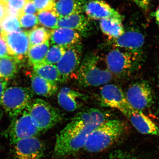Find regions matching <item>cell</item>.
<instances>
[{"mask_svg": "<svg viewBox=\"0 0 159 159\" xmlns=\"http://www.w3.org/2000/svg\"><path fill=\"white\" fill-rule=\"evenodd\" d=\"M108 118L107 113L97 108H89L78 113L57 135L54 156H69L84 148L91 132Z\"/></svg>", "mask_w": 159, "mask_h": 159, "instance_id": "6da1fadb", "label": "cell"}, {"mask_svg": "<svg viewBox=\"0 0 159 159\" xmlns=\"http://www.w3.org/2000/svg\"><path fill=\"white\" fill-rule=\"evenodd\" d=\"M127 129V125L121 120L108 119L91 132L84 148L91 153L103 151L120 140Z\"/></svg>", "mask_w": 159, "mask_h": 159, "instance_id": "7a4b0ae2", "label": "cell"}, {"mask_svg": "<svg viewBox=\"0 0 159 159\" xmlns=\"http://www.w3.org/2000/svg\"><path fill=\"white\" fill-rule=\"evenodd\" d=\"M75 77L80 85L88 87L107 84L113 75L107 68L105 58L91 53L82 59Z\"/></svg>", "mask_w": 159, "mask_h": 159, "instance_id": "3957f363", "label": "cell"}, {"mask_svg": "<svg viewBox=\"0 0 159 159\" xmlns=\"http://www.w3.org/2000/svg\"><path fill=\"white\" fill-rule=\"evenodd\" d=\"M26 110L42 132L49 130L62 120L60 112L43 99L31 100Z\"/></svg>", "mask_w": 159, "mask_h": 159, "instance_id": "277c9868", "label": "cell"}, {"mask_svg": "<svg viewBox=\"0 0 159 159\" xmlns=\"http://www.w3.org/2000/svg\"><path fill=\"white\" fill-rule=\"evenodd\" d=\"M33 97V93L28 88L10 87L4 92L1 105L12 119L27 108Z\"/></svg>", "mask_w": 159, "mask_h": 159, "instance_id": "5b68a950", "label": "cell"}, {"mask_svg": "<svg viewBox=\"0 0 159 159\" xmlns=\"http://www.w3.org/2000/svg\"><path fill=\"white\" fill-rule=\"evenodd\" d=\"M41 132L25 109L11 119L5 135L13 144L22 139L36 137Z\"/></svg>", "mask_w": 159, "mask_h": 159, "instance_id": "8992f818", "label": "cell"}, {"mask_svg": "<svg viewBox=\"0 0 159 159\" xmlns=\"http://www.w3.org/2000/svg\"><path fill=\"white\" fill-rule=\"evenodd\" d=\"M104 58L111 74L123 77L128 76L134 70L139 57L122 49L113 48Z\"/></svg>", "mask_w": 159, "mask_h": 159, "instance_id": "52a82bcc", "label": "cell"}, {"mask_svg": "<svg viewBox=\"0 0 159 159\" xmlns=\"http://www.w3.org/2000/svg\"><path fill=\"white\" fill-rule=\"evenodd\" d=\"M99 100L102 105L118 110L127 117L134 110L128 103L125 93L116 84H107L102 86Z\"/></svg>", "mask_w": 159, "mask_h": 159, "instance_id": "ba28073f", "label": "cell"}, {"mask_svg": "<svg viewBox=\"0 0 159 159\" xmlns=\"http://www.w3.org/2000/svg\"><path fill=\"white\" fill-rule=\"evenodd\" d=\"M129 105L136 111H142L152 105L153 95L151 88L146 81H139L129 87L125 93Z\"/></svg>", "mask_w": 159, "mask_h": 159, "instance_id": "9c48e42d", "label": "cell"}, {"mask_svg": "<svg viewBox=\"0 0 159 159\" xmlns=\"http://www.w3.org/2000/svg\"><path fill=\"white\" fill-rule=\"evenodd\" d=\"M83 49L80 43L66 49L65 53L56 64L61 77V82L75 76L82 61Z\"/></svg>", "mask_w": 159, "mask_h": 159, "instance_id": "30bf717a", "label": "cell"}, {"mask_svg": "<svg viewBox=\"0 0 159 159\" xmlns=\"http://www.w3.org/2000/svg\"><path fill=\"white\" fill-rule=\"evenodd\" d=\"M0 37L6 43L9 55L20 61L27 57L30 48L28 31L21 30L11 33L2 31Z\"/></svg>", "mask_w": 159, "mask_h": 159, "instance_id": "8fae6325", "label": "cell"}, {"mask_svg": "<svg viewBox=\"0 0 159 159\" xmlns=\"http://www.w3.org/2000/svg\"><path fill=\"white\" fill-rule=\"evenodd\" d=\"M14 159H42L45 146L36 137L20 140L12 144Z\"/></svg>", "mask_w": 159, "mask_h": 159, "instance_id": "7c38bea8", "label": "cell"}, {"mask_svg": "<svg viewBox=\"0 0 159 159\" xmlns=\"http://www.w3.org/2000/svg\"><path fill=\"white\" fill-rule=\"evenodd\" d=\"M110 40L113 48L122 49L139 57L145 44V38L141 31L133 29L125 31L119 37Z\"/></svg>", "mask_w": 159, "mask_h": 159, "instance_id": "4fadbf2b", "label": "cell"}, {"mask_svg": "<svg viewBox=\"0 0 159 159\" xmlns=\"http://www.w3.org/2000/svg\"><path fill=\"white\" fill-rule=\"evenodd\" d=\"M88 17L91 19L101 20L108 18H117L123 20L120 13L103 0H90L84 6Z\"/></svg>", "mask_w": 159, "mask_h": 159, "instance_id": "5bb4252c", "label": "cell"}, {"mask_svg": "<svg viewBox=\"0 0 159 159\" xmlns=\"http://www.w3.org/2000/svg\"><path fill=\"white\" fill-rule=\"evenodd\" d=\"M84 99V95L69 87L62 88L57 95L60 106L69 112L74 111L81 107Z\"/></svg>", "mask_w": 159, "mask_h": 159, "instance_id": "9a60e30c", "label": "cell"}, {"mask_svg": "<svg viewBox=\"0 0 159 159\" xmlns=\"http://www.w3.org/2000/svg\"><path fill=\"white\" fill-rule=\"evenodd\" d=\"M127 118L140 133L159 137L158 126L142 111L134 110Z\"/></svg>", "mask_w": 159, "mask_h": 159, "instance_id": "2e32d148", "label": "cell"}, {"mask_svg": "<svg viewBox=\"0 0 159 159\" xmlns=\"http://www.w3.org/2000/svg\"><path fill=\"white\" fill-rule=\"evenodd\" d=\"M50 39L52 45L67 49L80 43V36L75 30L60 28L51 30Z\"/></svg>", "mask_w": 159, "mask_h": 159, "instance_id": "e0dca14e", "label": "cell"}, {"mask_svg": "<svg viewBox=\"0 0 159 159\" xmlns=\"http://www.w3.org/2000/svg\"><path fill=\"white\" fill-rule=\"evenodd\" d=\"M30 78L32 90L38 96L51 97L56 93L58 89L57 84L40 77L34 72L31 73Z\"/></svg>", "mask_w": 159, "mask_h": 159, "instance_id": "ac0fdd59", "label": "cell"}, {"mask_svg": "<svg viewBox=\"0 0 159 159\" xmlns=\"http://www.w3.org/2000/svg\"><path fill=\"white\" fill-rule=\"evenodd\" d=\"M86 0H58L55 3L54 10L60 18L81 13Z\"/></svg>", "mask_w": 159, "mask_h": 159, "instance_id": "d6986e66", "label": "cell"}, {"mask_svg": "<svg viewBox=\"0 0 159 159\" xmlns=\"http://www.w3.org/2000/svg\"><path fill=\"white\" fill-rule=\"evenodd\" d=\"M89 25L88 20L81 13L60 18L57 28H66L75 31H84Z\"/></svg>", "mask_w": 159, "mask_h": 159, "instance_id": "ffe728a7", "label": "cell"}, {"mask_svg": "<svg viewBox=\"0 0 159 159\" xmlns=\"http://www.w3.org/2000/svg\"><path fill=\"white\" fill-rule=\"evenodd\" d=\"M99 27L102 33L108 36L110 40L119 37L125 31L122 20L119 19L108 18L100 20Z\"/></svg>", "mask_w": 159, "mask_h": 159, "instance_id": "44dd1931", "label": "cell"}, {"mask_svg": "<svg viewBox=\"0 0 159 159\" xmlns=\"http://www.w3.org/2000/svg\"><path fill=\"white\" fill-rule=\"evenodd\" d=\"M35 74L51 82L57 84L61 82V77L57 66L45 62L33 66Z\"/></svg>", "mask_w": 159, "mask_h": 159, "instance_id": "7402d4cb", "label": "cell"}, {"mask_svg": "<svg viewBox=\"0 0 159 159\" xmlns=\"http://www.w3.org/2000/svg\"><path fill=\"white\" fill-rule=\"evenodd\" d=\"M20 61L11 55L0 57V78L8 80L14 77L17 73Z\"/></svg>", "mask_w": 159, "mask_h": 159, "instance_id": "603a6c76", "label": "cell"}, {"mask_svg": "<svg viewBox=\"0 0 159 159\" xmlns=\"http://www.w3.org/2000/svg\"><path fill=\"white\" fill-rule=\"evenodd\" d=\"M50 44L48 40L42 44L29 48L27 57L31 65L33 66L43 62L50 48Z\"/></svg>", "mask_w": 159, "mask_h": 159, "instance_id": "cb8c5ba5", "label": "cell"}, {"mask_svg": "<svg viewBox=\"0 0 159 159\" xmlns=\"http://www.w3.org/2000/svg\"><path fill=\"white\" fill-rule=\"evenodd\" d=\"M51 31L45 27H36L28 31L30 48L42 44L50 39Z\"/></svg>", "mask_w": 159, "mask_h": 159, "instance_id": "d4e9b609", "label": "cell"}, {"mask_svg": "<svg viewBox=\"0 0 159 159\" xmlns=\"http://www.w3.org/2000/svg\"><path fill=\"white\" fill-rule=\"evenodd\" d=\"M38 19L39 24L49 29H57L59 18L54 9L38 12Z\"/></svg>", "mask_w": 159, "mask_h": 159, "instance_id": "484cf974", "label": "cell"}, {"mask_svg": "<svg viewBox=\"0 0 159 159\" xmlns=\"http://www.w3.org/2000/svg\"><path fill=\"white\" fill-rule=\"evenodd\" d=\"M66 50L63 47L52 45L49 48L43 62L56 65L65 53Z\"/></svg>", "mask_w": 159, "mask_h": 159, "instance_id": "4316f807", "label": "cell"}, {"mask_svg": "<svg viewBox=\"0 0 159 159\" xmlns=\"http://www.w3.org/2000/svg\"><path fill=\"white\" fill-rule=\"evenodd\" d=\"M2 31L6 33H11L20 30L19 19L17 16L7 15L1 21Z\"/></svg>", "mask_w": 159, "mask_h": 159, "instance_id": "83f0119b", "label": "cell"}, {"mask_svg": "<svg viewBox=\"0 0 159 159\" xmlns=\"http://www.w3.org/2000/svg\"><path fill=\"white\" fill-rule=\"evenodd\" d=\"M27 0H10L7 4V15H12L19 17L22 14L24 6Z\"/></svg>", "mask_w": 159, "mask_h": 159, "instance_id": "f1b7e54d", "label": "cell"}, {"mask_svg": "<svg viewBox=\"0 0 159 159\" xmlns=\"http://www.w3.org/2000/svg\"><path fill=\"white\" fill-rule=\"evenodd\" d=\"M21 28L32 29L39 24L37 15L34 14H22L19 17Z\"/></svg>", "mask_w": 159, "mask_h": 159, "instance_id": "f546056e", "label": "cell"}, {"mask_svg": "<svg viewBox=\"0 0 159 159\" xmlns=\"http://www.w3.org/2000/svg\"><path fill=\"white\" fill-rule=\"evenodd\" d=\"M34 3L38 12L54 9L55 2L54 0H31Z\"/></svg>", "mask_w": 159, "mask_h": 159, "instance_id": "4dcf8cb0", "label": "cell"}, {"mask_svg": "<svg viewBox=\"0 0 159 159\" xmlns=\"http://www.w3.org/2000/svg\"><path fill=\"white\" fill-rule=\"evenodd\" d=\"M38 11L34 3L31 0H27L23 9L22 14H37Z\"/></svg>", "mask_w": 159, "mask_h": 159, "instance_id": "1f68e13d", "label": "cell"}, {"mask_svg": "<svg viewBox=\"0 0 159 159\" xmlns=\"http://www.w3.org/2000/svg\"><path fill=\"white\" fill-rule=\"evenodd\" d=\"M133 1L143 11L145 12L148 11L150 0H133Z\"/></svg>", "mask_w": 159, "mask_h": 159, "instance_id": "d6a6232c", "label": "cell"}, {"mask_svg": "<svg viewBox=\"0 0 159 159\" xmlns=\"http://www.w3.org/2000/svg\"><path fill=\"white\" fill-rule=\"evenodd\" d=\"M9 55L7 46L4 40L0 37V57Z\"/></svg>", "mask_w": 159, "mask_h": 159, "instance_id": "836d02e7", "label": "cell"}, {"mask_svg": "<svg viewBox=\"0 0 159 159\" xmlns=\"http://www.w3.org/2000/svg\"><path fill=\"white\" fill-rule=\"evenodd\" d=\"M7 84H8V80L0 78V105L2 102L3 94L6 89H7Z\"/></svg>", "mask_w": 159, "mask_h": 159, "instance_id": "e575fe53", "label": "cell"}, {"mask_svg": "<svg viewBox=\"0 0 159 159\" xmlns=\"http://www.w3.org/2000/svg\"><path fill=\"white\" fill-rule=\"evenodd\" d=\"M6 6H7L0 2V21L7 15Z\"/></svg>", "mask_w": 159, "mask_h": 159, "instance_id": "d590c367", "label": "cell"}, {"mask_svg": "<svg viewBox=\"0 0 159 159\" xmlns=\"http://www.w3.org/2000/svg\"><path fill=\"white\" fill-rule=\"evenodd\" d=\"M154 15L155 17L157 24L159 26V7H158L156 10Z\"/></svg>", "mask_w": 159, "mask_h": 159, "instance_id": "8d00e7d4", "label": "cell"}, {"mask_svg": "<svg viewBox=\"0 0 159 159\" xmlns=\"http://www.w3.org/2000/svg\"><path fill=\"white\" fill-rule=\"evenodd\" d=\"M9 1L10 0H0V2L6 5V6H7Z\"/></svg>", "mask_w": 159, "mask_h": 159, "instance_id": "74e56055", "label": "cell"}, {"mask_svg": "<svg viewBox=\"0 0 159 159\" xmlns=\"http://www.w3.org/2000/svg\"><path fill=\"white\" fill-rule=\"evenodd\" d=\"M2 31V26H1V21H0V36H1V33Z\"/></svg>", "mask_w": 159, "mask_h": 159, "instance_id": "f35d334b", "label": "cell"}, {"mask_svg": "<svg viewBox=\"0 0 159 159\" xmlns=\"http://www.w3.org/2000/svg\"><path fill=\"white\" fill-rule=\"evenodd\" d=\"M2 113L0 112V119H1V117H2Z\"/></svg>", "mask_w": 159, "mask_h": 159, "instance_id": "ab89813d", "label": "cell"}, {"mask_svg": "<svg viewBox=\"0 0 159 159\" xmlns=\"http://www.w3.org/2000/svg\"><path fill=\"white\" fill-rule=\"evenodd\" d=\"M116 159V158H115V159Z\"/></svg>", "mask_w": 159, "mask_h": 159, "instance_id": "60d3db41", "label": "cell"}, {"mask_svg": "<svg viewBox=\"0 0 159 159\" xmlns=\"http://www.w3.org/2000/svg\"><path fill=\"white\" fill-rule=\"evenodd\" d=\"M54 1H56V0H54Z\"/></svg>", "mask_w": 159, "mask_h": 159, "instance_id": "b9f144b4", "label": "cell"}]
</instances>
